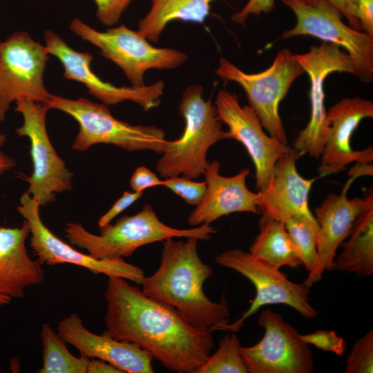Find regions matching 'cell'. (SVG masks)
<instances>
[{
  "mask_svg": "<svg viewBox=\"0 0 373 373\" xmlns=\"http://www.w3.org/2000/svg\"><path fill=\"white\" fill-rule=\"evenodd\" d=\"M40 207L38 200L26 191L20 197L17 210L28 223L30 246L42 265L68 263L86 268L95 274L121 277L137 285L143 283L146 277L144 271L123 258L96 259L62 241L44 224L39 214Z\"/></svg>",
  "mask_w": 373,
  "mask_h": 373,
  "instance_id": "obj_14",
  "label": "cell"
},
{
  "mask_svg": "<svg viewBox=\"0 0 373 373\" xmlns=\"http://www.w3.org/2000/svg\"><path fill=\"white\" fill-rule=\"evenodd\" d=\"M296 17L295 26L280 36L289 39L312 36L343 48L363 82L373 81V37L344 23L341 12L326 1L306 4L298 0H280Z\"/></svg>",
  "mask_w": 373,
  "mask_h": 373,
  "instance_id": "obj_9",
  "label": "cell"
},
{
  "mask_svg": "<svg viewBox=\"0 0 373 373\" xmlns=\"http://www.w3.org/2000/svg\"><path fill=\"white\" fill-rule=\"evenodd\" d=\"M30 231L23 220L19 227H0V292L22 298L26 289L42 283V264L30 258L26 246Z\"/></svg>",
  "mask_w": 373,
  "mask_h": 373,
  "instance_id": "obj_22",
  "label": "cell"
},
{
  "mask_svg": "<svg viewBox=\"0 0 373 373\" xmlns=\"http://www.w3.org/2000/svg\"><path fill=\"white\" fill-rule=\"evenodd\" d=\"M349 238L341 243L332 270L354 273L358 277L373 274V193L356 218Z\"/></svg>",
  "mask_w": 373,
  "mask_h": 373,
  "instance_id": "obj_23",
  "label": "cell"
},
{
  "mask_svg": "<svg viewBox=\"0 0 373 373\" xmlns=\"http://www.w3.org/2000/svg\"><path fill=\"white\" fill-rule=\"evenodd\" d=\"M7 136L6 134H0V175L12 169L16 163L9 155L2 151Z\"/></svg>",
  "mask_w": 373,
  "mask_h": 373,
  "instance_id": "obj_38",
  "label": "cell"
},
{
  "mask_svg": "<svg viewBox=\"0 0 373 373\" xmlns=\"http://www.w3.org/2000/svg\"><path fill=\"white\" fill-rule=\"evenodd\" d=\"M182 198L188 204L197 205L203 198L206 182H195L184 177L175 176L162 180V185Z\"/></svg>",
  "mask_w": 373,
  "mask_h": 373,
  "instance_id": "obj_31",
  "label": "cell"
},
{
  "mask_svg": "<svg viewBox=\"0 0 373 373\" xmlns=\"http://www.w3.org/2000/svg\"><path fill=\"white\" fill-rule=\"evenodd\" d=\"M44 41L48 54L55 56L61 63L64 77L82 83L88 93L104 104L113 105L131 100L144 111L160 105L164 89L162 80L142 87L117 86L102 80L93 72L90 64L93 57L89 52L73 50L50 30L44 32Z\"/></svg>",
  "mask_w": 373,
  "mask_h": 373,
  "instance_id": "obj_16",
  "label": "cell"
},
{
  "mask_svg": "<svg viewBox=\"0 0 373 373\" xmlns=\"http://www.w3.org/2000/svg\"><path fill=\"white\" fill-rule=\"evenodd\" d=\"M48 55L46 46L25 31L0 41V122L14 102L28 99L45 104L48 101L51 94L43 79Z\"/></svg>",
  "mask_w": 373,
  "mask_h": 373,
  "instance_id": "obj_10",
  "label": "cell"
},
{
  "mask_svg": "<svg viewBox=\"0 0 373 373\" xmlns=\"http://www.w3.org/2000/svg\"><path fill=\"white\" fill-rule=\"evenodd\" d=\"M130 185L134 191L140 192L147 188L162 186V180L150 169L145 166H140L131 176Z\"/></svg>",
  "mask_w": 373,
  "mask_h": 373,
  "instance_id": "obj_36",
  "label": "cell"
},
{
  "mask_svg": "<svg viewBox=\"0 0 373 373\" xmlns=\"http://www.w3.org/2000/svg\"><path fill=\"white\" fill-rule=\"evenodd\" d=\"M373 169L372 163H356L349 172V175L356 179L362 175H372Z\"/></svg>",
  "mask_w": 373,
  "mask_h": 373,
  "instance_id": "obj_39",
  "label": "cell"
},
{
  "mask_svg": "<svg viewBox=\"0 0 373 373\" xmlns=\"http://www.w3.org/2000/svg\"><path fill=\"white\" fill-rule=\"evenodd\" d=\"M299 158L291 146L275 164L268 186L258 191V208L262 218L282 222L287 217H297L310 227L317 238L318 225L309 207V195L316 178L305 179L296 166Z\"/></svg>",
  "mask_w": 373,
  "mask_h": 373,
  "instance_id": "obj_19",
  "label": "cell"
},
{
  "mask_svg": "<svg viewBox=\"0 0 373 373\" xmlns=\"http://www.w3.org/2000/svg\"><path fill=\"white\" fill-rule=\"evenodd\" d=\"M69 27L82 39L98 47L100 54L117 64L134 87L145 86L146 70L174 69L188 58L180 50L152 46L139 30L129 29L123 24L99 32L74 19Z\"/></svg>",
  "mask_w": 373,
  "mask_h": 373,
  "instance_id": "obj_7",
  "label": "cell"
},
{
  "mask_svg": "<svg viewBox=\"0 0 373 373\" xmlns=\"http://www.w3.org/2000/svg\"><path fill=\"white\" fill-rule=\"evenodd\" d=\"M56 329L62 340L75 347L80 355L108 362L124 373L154 372L153 358L148 352L104 334L93 333L84 326L77 314L64 318L58 323Z\"/></svg>",
  "mask_w": 373,
  "mask_h": 373,
  "instance_id": "obj_20",
  "label": "cell"
},
{
  "mask_svg": "<svg viewBox=\"0 0 373 373\" xmlns=\"http://www.w3.org/2000/svg\"><path fill=\"white\" fill-rule=\"evenodd\" d=\"M163 242L158 269L141 284L147 296L174 308L193 327L211 332L229 323V308L223 295L218 302L204 291V283L213 274L212 267L199 256L198 239L173 238Z\"/></svg>",
  "mask_w": 373,
  "mask_h": 373,
  "instance_id": "obj_2",
  "label": "cell"
},
{
  "mask_svg": "<svg viewBox=\"0 0 373 373\" xmlns=\"http://www.w3.org/2000/svg\"><path fill=\"white\" fill-rule=\"evenodd\" d=\"M328 130L318 168L320 177L344 171L347 164L372 163L373 149L354 151L351 137L361 122L373 117V102L359 97H345L327 111Z\"/></svg>",
  "mask_w": 373,
  "mask_h": 373,
  "instance_id": "obj_18",
  "label": "cell"
},
{
  "mask_svg": "<svg viewBox=\"0 0 373 373\" xmlns=\"http://www.w3.org/2000/svg\"><path fill=\"white\" fill-rule=\"evenodd\" d=\"M12 298L0 292V305H8Z\"/></svg>",
  "mask_w": 373,
  "mask_h": 373,
  "instance_id": "obj_41",
  "label": "cell"
},
{
  "mask_svg": "<svg viewBox=\"0 0 373 373\" xmlns=\"http://www.w3.org/2000/svg\"><path fill=\"white\" fill-rule=\"evenodd\" d=\"M355 180L350 176L340 194H328L315 209L314 216L318 225L317 260L314 269L303 283L309 288L321 280L325 271L332 270L336 249L348 238L356 218L373 193L371 187L362 198H348V190Z\"/></svg>",
  "mask_w": 373,
  "mask_h": 373,
  "instance_id": "obj_17",
  "label": "cell"
},
{
  "mask_svg": "<svg viewBox=\"0 0 373 373\" xmlns=\"http://www.w3.org/2000/svg\"><path fill=\"white\" fill-rule=\"evenodd\" d=\"M103 334L148 352L166 369L194 373L214 346L212 332L193 327L174 308L145 295L126 279L108 277Z\"/></svg>",
  "mask_w": 373,
  "mask_h": 373,
  "instance_id": "obj_1",
  "label": "cell"
},
{
  "mask_svg": "<svg viewBox=\"0 0 373 373\" xmlns=\"http://www.w3.org/2000/svg\"><path fill=\"white\" fill-rule=\"evenodd\" d=\"M214 0H151L150 10L138 22V30L157 43L169 23L174 20L203 23Z\"/></svg>",
  "mask_w": 373,
  "mask_h": 373,
  "instance_id": "obj_24",
  "label": "cell"
},
{
  "mask_svg": "<svg viewBox=\"0 0 373 373\" xmlns=\"http://www.w3.org/2000/svg\"><path fill=\"white\" fill-rule=\"evenodd\" d=\"M99 229L100 233L96 235L87 231L81 223L68 222L66 224L65 236L72 245L85 249L94 258L103 260L128 257L144 245L169 238L183 237L208 240L217 232L208 224L189 229L166 225L147 203L140 212L123 216L114 224H108Z\"/></svg>",
  "mask_w": 373,
  "mask_h": 373,
  "instance_id": "obj_3",
  "label": "cell"
},
{
  "mask_svg": "<svg viewBox=\"0 0 373 373\" xmlns=\"http://www.w3.org/2000/svg\"><path fill=\"white\" fill-rule=\"evenodd\" d=\"M43 365L38 373H86L89 358L73 356L65 342L51 327L44 323L41 327Z\"/></svg>",
  "mask_w": 373,
  "mask_h": 373,
  "instance_id": "obj_26",
  "label": "cell"
},
{
  "mask_svg": "<svg viewBox=\"0 0 373 373\" xmlns=\"http://www.w3.org/2000/svg\"><path fill=\"white\" fill-rule=\"evenodd\" d=\"M282 222L296 247L302 264L309 274L314 269L317 260L315 234L306 222L297 217H287Z\"/></svg>",
  "mask_w": 373,
  "mask_h": 373,
  "instance_id": "obj_28",
  "label": "cell"
},
{
  "mask_svg": "<svg viewBox=\"0 0 373 373\" xmlns=\"http://www.w3.org/2000/svg\"><path fill=\"white\" fill-rule=\"evenodd\" d=\"M345 373L373 372V330L368 331L353 345L346 360Z\"/></svg>",
  "mask_w": 373,
  "mask_h": 373,
  "instance_id": "obj_29",
  "label": "cell"
},
{
  "mask_svg": "<svg viewBox=\"0 0 373 373\" xmlns=\"http://www.w3.org/2000/svg\"><path fill=\"white\" fill-rule=\"evenodd\" d=\"M220 266L231 269L247 278L256 288V296L250 307L232 323H228L218 331L238 332L245 321L267 305L283 304L299 312L303 317L312 318L318 312L312 305L309 288L303 283L289 280L278 268L249 252L235 248L227 249L215 257Z\"/></svg>",
  "mask_w": 373,
  "mask_h": 373,
  "instance_id": "obj_8",
  "label": "cell"
},
{
  "mask_svg": "<svg viewBox=\"0 0 373 373\" xmlns=\"http://www.w3.org/2000/svg\"><path fill=\"white\" fill-rule=\"evenodd\" d=\"M306 4H312L318 1H326L332 4H333L334 6H336L343 14V17H345V19H347V13L346 10V3L345 0H298Z\"/></svg>",
  "mask_w": 373,
  "mask_h": 373,
  "instance_id": "obj_40",
  "label": "cell"
},
{
  "mask_svg": "<svg viewBox=\"0 0 373 373\" xmlns=\"http://www.w3.org/2000/svg\"><path fill=\"white\" fill-rule=\"evenodd\" d=\"M220 162L214 160L204 173L207 184L204 195L187 218V222L192 227L210 224L235 212L260 213L258 193L250 191L246 185L249 170L242 169L236 175L226 177L220 173Z\"/></svg>",
  "mask_w": 373,
  "mask_h": 373,
  "instance_id": "obj_21",
  "label": "cell"
},
{
  "mask_svg": "<svg viewBox=\"0 0 373 373\" xmlns=\"http://www.w3.org/2000/svg\"><path fill=\"white\" fill-rule=\"evenodd\" d=\"M215 106L220 120L229 128L230 139L240 142L253 161L256 189L264 190L272 178L276 163L291 146L267 135L253 108L249 105L242 106L235 93L220 90Z\"/></svg>",
  "mask_w": 373,
  "mask_h": 373,
  "instance_id": "obj_15",
  "label": "cell"
},
{
  "mask_svg": "<svg viewBox=\"0 0 373 373\" xmlns=\"http://www.w3.org/2000/svg\"><path fill=\"white\" fill-rule=\"evenodd\" d=\"M240 347L236 333L226 335L220 341L216 352L210 354L194 373H247Z\"/></svg>",
  "mask_w": 373,
  "mask_h": 373,
  "instance_id": "obj_27",
  "label": "cell"
},
{
  "mask_svg": "<svg viewBox=\"0 0 373 373\" xmlns=\"http://www.w3.org/2000/svg\"><path fill=\"white\" fill-rule=\"evenodd\" d=\"M44 105L61 111L77 122L79 128L72 145L75 151H85L95 144H106L128 151L150 150L161 154L167 140L163 129L117 119L106 105L84 97L71 99L51 94Z\"/></svg>",
  "mask_w": 373,
  "mask_h": 373,
  "instance_id": "obj_5",
  "label": "cell"
},
{
  "mask_svg": "<svg viewBox=\"0 0 373 373\" xmlns=\"http://www.w3.org/2000/svg\"><path fill=\"white\" fill-rule=\"evenodd\" d=\"M143 195V191L131 193L124 191L123 195L113 204L110 209L98 220L99 227L110 224L111 222L126 209L132 205Z\"/></svg>",
  "mask_w": 373,
  "mask_h": 373,
  "instance_id": "obj_35",
  "label": "cell"
},
{
  "mask_svg": "<svg viewBox=\"0 0 373 373\" xmlns=\"http://www.w3.org/2000/svg\"><path fill=\"white\" fill-rule=\"evenodd\" d=\"M275 8V0H249L246 5L231 16V20L240 25H244L247 18L251 15L267 14Z\"/></svg>",
  "mask_w": 373,
  "mask_h": 373,
  "instance_id": "obj_34",
  "label": "cell"
},
{
  "mask_svg": "<svg viewBox=\"0 0 373 373\" xmlns=\"http://www.w3.org/2000/svg\"><path fill=\"white\" fill-rule=\"evenodd\" d=\"M86 373H124L114 365L105 361L89 358Z\"/></svg>",
  "mask_w": 373,
  "mask_h": 373,
  "instance_id": "obj_37",
  "label": "cell"
},
{
  "mask_svg": "<svg viewBox=\"0 0 373 373\" xmlns=\"http://www.w3.org/2000/svg\"><path fill=\"white\" fill-rule=\"evenodd\" d=\"M259 233L249 247V253L278 268L303 265L296 247L283 222L261 218Z\"/></svg>",
  "mask_w": 373,
  "mask_h": 373,
  "instance_id": "obj_25",
  "label": "cell"
},
{
  "mask_svg": "<svg viewBox=\"0 0 373 373\" xmlns=\"http://www.w3.org/2000/svg\"><path fill=\"white\" fill-rule=\"evenodd\" d=\"M15 111L23 117L22 125L16 128L19 137L30 142L33 171L30 176L19 175L28 183L27 192L40 206L54 202L57 193L72 190L73 174L57 155L48 137L46 117L49 110L42 104L28 99L15 102Z\"/></svg>",
  "mask_w": 373,
  "mask_h": 373,
  "instance_id": "obj_11",
  "label": "cell"
},
{
  "mask_svg": "<svg viewBox=\"0 0 373 373\" xmlns=\"http://www.w3.org/2000/svg\"><path fill=\"white\" fill-rule=\"evenodd\" d=\"M349 26L373 37V0H345Z\"/></svg>",
  "mask_w": 373,
  "mask_h": 373,
  "instance_id": "obj_30",
  "label": "cell"
},
{
  "mask_svg": "<svg viewBox=\"0 0 373 373\" xmlns=\"http://www.w3.org/2000/svg\"><path fill=\"white\" fill-rule=\"evenodd\" d=\"M310 81L311 114L306 127L298 133L292 149L298 157L305 154L316 159L321 157L328 130L327 111L324 104V82L332 73H347L356 76L350 55L338 46L323 41L311 46L303 54H293Z\"/></svg>",
  "mask_w": 373,
  "mask_h": 373,
  "instance_id": "obj_12",
  "label": "cell"
},
{
  "mask_svg": "<svg viewBox=\"0 0 373 373\" xmlns=\"http://www.w3.org/2000/svg\"><path fill=\"white\" fill-rule=\"evenodd\" d=\"M258 323L263 328L262 338L255 345L240 347L249 373H311L313 353L298 331L278 313L263 310Z\"/></svg>",
  "mask_w": 373,
  "mask_h": 373,
  "instance_id": "obj_13",
  "label": "cell"
},
{
  "mask_svg": "<svg viewBox=\"0 0 373 373\" xmlns=\"http://www.w3.org/2000/svg\"><path fill=\"white\" fill-rule=\"evenodd\" d=\"M96 16L106 26L115 25L132 0H94Z\"/></svg>",
  "mask_w": 373,
  "mask_h": 373,
  "instance_id": "obj_33",
  "label": "cell"
},
{
  "mask_svg": "<svg viewBox=\"0 0 373 373\" xmlns=\"http://www.w3.org/2000/svg\"><path fill=\"white\" fill-rule=\"evenodd\" d=\"M0 134H1V131H0Z\"/></svg>",
  "mask_w": 373,
  "mask_h": 373,
  "instance_id": "obj_42",
  "label": "cell"
},
{
  "mask_svg": "<svg viewBox=\"0 0 373 373\" xmlns=\"http://www.w3.org/2000/svg\"><path fill=\"white\" fill-rule=\"evenodd\" d=\"M201 85L186 88L182 95L179 111L185 125L182 135L173 141L166 140L155 169L165 179L181 176L195 180L203 175L210 162L207 155L211 146L230 139L222 128L216 108L203 98Z\"/></svg>",
  "mask_w": 373,
  "mask_h": 373,
  "instance_id": "obj_4",
  "label": "cell"
},
{
  "mask_svg": "<svg viewBox=\"0 0 373 373\" xmlns=\"http://www.w3.org/2000/svg\"><path fill=\"white\" fill-rule=\"evenodd\" d=\"M289 49L276 55L272 64L258 73H247L226 58L221 57L216 74L226 81L238 83L245 90L251 106L269 135L288 145L287 133L278 112L280 102L294 81L304 72Z\"/></svg>",
  "mask_w": 373,
  "mask_h": 373,
  "instance_id": "obj_6",
  "label": "cell"
},
{
  "mask_svg": "<svg viewBox=\"0 0 373 373\" xmlns=\"http://www.w3.org/2000/svg\"><path fill=\"white\" fill-rule=\"evenodd\" d=\"M301 340L307 345H312L319 350L342 356L345 351L343 338L334 330H317L307 334H299Z\"/></svg>",
  "mask_w": 373,
  "mask_h": 373,
  "instance_id": "obj_32",
  "label": "cell"
}]
</instances>
